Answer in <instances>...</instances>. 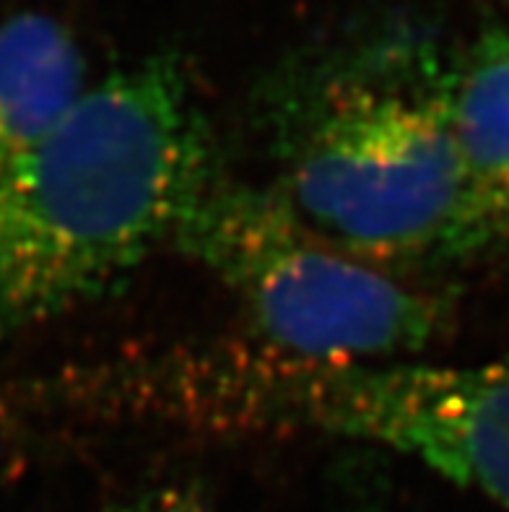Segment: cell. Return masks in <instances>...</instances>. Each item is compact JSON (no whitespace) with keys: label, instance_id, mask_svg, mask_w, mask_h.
Segmentation results:
<instances>
[{"label":"cell","instance_id":"cell-3","mask_svg":"<svg viewBox=\"0 0 509 512\" xmlns=\"http://www.w3.org/2000/svg\"><path fill=\"white\" fill-rule=\"evenodd\" d=\"M174 245L239 299L260 341L312 362H390L445 325L439 299L341 253L273 193L216 172Z\"/></svg>","mask_w":509,"mask_h":512},{"label":"cell","instance_id":"cell-9","mask_svg":"<svg viewBox=\"0 0 509 512\" xmlns=\"http://www.w3.org/2000/svg\"><path fill=\"white\" fill-rule=\"evenodd\" d=\"M348 512H382V510H380V507H377V505H369V502H367V505L351 507V510H348Z\"/></svg>","mask_w":509,"mask_h":512},{"label":"cell","instance_id":"cell-4","mask_svg":"<svg viewBox=\"0 0 509 512\" xmlns=\"http://www.w3.org/2000/svg\"><path fill=\"white\" fill-rule=\"evenodd\" d=\"M304 416L312 432L406 455L509 510V359L328 364L307 385Z\"/></svg>","mask_w":509,"mask_h":512},{"label":"cell","instance_id":"cell-1","mask_svg":"<svg viewBox=\"0 0 509 512\" xmlns=\"http://www.w3.org/2000/svg\"><path fill=\"white\" fill-rule=\"evenodd\" d=\"M216 172L174 55L89 84L0 185V344L123 284L174 240Z\"/></svg>","mask_w":509,"mask_h":512},{"label":"cell","instance_id":"cell-7","mask_svg":"<svg viewBox=\"0 0 509 512\" xmlns=\"http://www.w3.org/2000/svg\"><path fill=\"white\" fill-rule=\"evenodd\" d=\"M115 512H211L195 489L190 487H159L138 494L136 500L125 502Z\"/></svg>","mask_w":509,"mask_h":512},{"label":"cell","instance_id":"cell-5","mask_svg":"<svg viewBox=\"0 0 509 512\" xmlns=\"http://www.w3.org/2000/svg\"><path fill=\"white\" fill-rule=\"evenodd\" d=\"M89 89L84 50L63 21L19 13L0 24V185Z\"/></svg>","mask_w":509,"mask_h":512},{"label":"cell","instance_id":"cell-8","mask_svg":"<svg viewBox=\"0 0 509 512\" xmlns=\"http://www.w3.org/2000/svg\"><path fill=\"white\" fill-rule=\"evenodd\" d=\"M491 219H494V232L497 240L509 242V188L491 198Z\"/></svg>","mask_w":509,"mask_h":512},{"label":"cell","instance_id":"cell-6","mask_svg":"<svg viewBox=\"0 0 509 512\" xmlns=\"http://www.w3.org/2000/svg\"><path fill=\"white\" fill-rule=\"evenodd\" d=\"M437 84L465 164L491 203L509 188V32L489 29L450 60L437 55Z\"/></svg>","mask_w":509,"mask_h":512},{"label":"cell","instance_id":"cell-2","mask_svg":"<svg viewBox=\"0 0 509 512\" xmlns=\"http://www.w3.org/2000/svg\"><path fill=\"white\" fill-rule=\"evenodd\" d=\"M278 201L369 266H426L497 240L437 84V52L413 39L307 65L271 102Z\"/></svg>","mask_w":509,"mask_h":512}]
</instances>
